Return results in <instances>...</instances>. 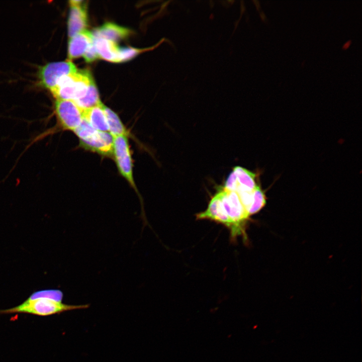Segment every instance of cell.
Masks as SVG:
<instances>
[{
  "instance_id": "1",
  "label": "cell",
  "mask_w": 362,
  "mask_h": 362,
  "mask_svg": "<svg viewBox=\"0 0 362 362\" xmlns=\"http://www.w3.org/2000/svg\"><path fill=\"white\" fill-rule=\"evenodd\" d=\"M83 111L72 101L56 100L54 104L56 125L35 137L30 145L44 137L60 131H70L73 132L83 120Z\"/></svg>"
},
{
  "instance_id": "2",
  "label": "cell",
  "mask_w": 362,
  "mask_h": 362,
  "mask_svg": "<svg viewBox=\"0 0 362 362\" xmlns=\"http://www.w3.org/2000/svg\"><path fill=\"white\" fill-rule=\"evenodd\" d=\"M89 305H73L63 303L51 299L39 298L34 299L28 298L21 304L5 310H0L1 314L26 313L38 316H49L76 309H85Z\"/></svg>"
},
{
  "instance_id": "3",
  "label": "cell",
  "mask_w": 362,
  "mask_h": 362,
  "mask_svg": "<svg viewBox=\"0 0 362 362\" xmlns=\"http://www.w3.org/2000/svg\"><path fill=\"white\" fill-rule=\"evenodd\" d=\"M93 80L87 70H77L60 78L50 91L56 100L75 102L85 95Z\"/></svg>"
},
{
  "instance_id": "4",
  "label": "cell",
  "mask_w": 362,
  "mask_h": 362,
  "mask_svg": "<svg viewBox=\"0 0 362 362\" xmlns=\"http://www.w3.org/2000/svg\"><path fill=\"white\" fill-rule=\"evenodd\" d=\"M73 133L81 148L101 156L112 157L114 137L108 132L94 129L83 119Z\"/></svg>"
},
{
  "instance_id": "5",
  "label": "cell",
  "mask_w": 362,
  "mask_h": 362,
  "mask_svg": "<svg viewBox=\"0 0 362 362\" xmlns=\"http://www.w3.org/2000/svg\"><path fill=\"white\" fill-rule=\"evenodd\" d=\"M223 208L234 226L233 239L239 236L246 239L245 225L249 216L244 209L238 194L223 187L217 191Z\"/></svg>"
},
{
  "instance_id": "6",
  "label": "cell",
  "mask_w": 362,
  "mask_h": 362,
  "mask_svg": "<svg viewBox=\"0 0 362 362\" xmlns=\"http://www.w3.org/2000/svg\"><path fill=\"white\" fill-rule=\"evenodd\" d=\"M112 157L121 176L134 190L140 201L141 198L138 191L133 175V161L130 147L128 136L113 137Z\"/></svg>"
},
{
  "instance_id": "7",
  "label": "cell",
  "mask_w": 362,
  "mask_h": 362,
  "mask_svg": "<svg viewBox=\"0 0 362 362\" xmlns=\"http://www.w3.org/2000/svg\"><path fill=\"white\" fill-rule=\"evenodd\" d=\"M77 70L75 65L70 61L50 62L41 67L39 77L41 85L50 90L60 78Z\"/></svg>"
},
{
  "instance_id": "8",
  "label": "cell",
  "mask_w": 362,
  "mask_h": 362,
  "mask_svg": "<svg viewBox=\"0 0 362 362\" xmlns=\"http://www.w3.org/2000/svg\"><path fill=\"white\" fill-rule=\"evenodd\" d=\"M255 177L254 172L244 167L236 166L228 176L223 188L237 194L251 192L257 185Z\"/></svg>"
},
{
  "instance_id": "9",
  "label": "cell",
  "mask_w": 362,
  "mask_h": 362,
  "mask_svg": "<svg viewBox=\"0 0 362 362\" xmlns=\"http://www.w3.org/2000/svg\"><path fill=\"white\" fill-rule=\"evenodd\" d=\"M197 220H210L220 223L229 229L231 237L234 233V226L223 208L219 194L217 192L211 199L206 210L196 214Z\"/></svg>"
},
{
  "instance_id": "10",
  "label": "cell",
  "mask_w": 362,
  "mask_h": 362,
  "mask_svg": "<svg viewBox=\"0 0 362 362\" xmlns=\"http://www.w3.org/2000/svg\"><path fill=\"white\" fill-rule=\"evenodd\" d=\"M70 11L68 21L69 38L85 30L87 23V6L82 1L69 2Z\"/></svg>"
},
{
  "instance_id": "11",
  "label": "cell",
  "mask_w": 362,
  "mask_h": 362,
  "mask_svg": "<svg viewBox=\"0 0 362 362\" xmlns=\"http://www.w3.org/2000/svg\"><path fill=\"white\" fill-rule=\"evenodd\" d=\"M93 41L92 33L86 30L70 38L68 46V58L73 59L83 56Z\"/></svg>"
},
{
  "instance_id": "12",
  "label": "cell",
  "mask_w": 362,
  "mask_h": 362,
  "mask_svg": "<svg viewBox=\"0 0 362 362\" xmlns=\"http://www.w3.org/2000/svg\"><path fill=\"white\" fill-rule=\"evenodd\" d=\"M131 31L112 23H107L92 33L94 38H103L116 42L128 37Z\"/></svg>"
},
{
  "instance_id": "13",
  "label": "cell",
  "mask_w": 362,
  "mask_h": 362,
  "mask_svg": "<svg viewBox=\"0 0 362 362\" xmlns=\"http://www.w3.org/2000/svg\"><path fill=\"white\" fill-rule=\"evenodd\" d=\"M102 103L83 111V119L94 129L108 132L109 128Z\"/></svg>"
},
{
  "instance_id": "14",
  "label": "cell",
  "mask_w": 362,
  "mask_h": 362,
  "mask_svg": "<svg viewBox=\"0 0 362 362\" xmlns=\"http://www.w3.org/2000/svg\"><path fill=\"white\" fill-rule=\"evenodd\" d=\"M94 44L99 58L118 63L119 47L116 42L103 38H94Z\"/></svg>"
},
{
  "instance_id": "15",
  "label": "cell",
  "mask_w": 362,
  "mask_h": 362,
  "mask_svg": "<svg viewBox=\"0 0 362 362\" xmlns=\"http://www.w3.org/2000/svg\"><path fill=\"white\" fill-rule=\"evenodd\" d=\"M103 109L105 113L109 131L113 137L118 136H127L129 137L130 133L126 128L118 115L110 108L103 105Z\"/></svg>"
},
{
  "instance_id": "16",
  "label": "cell",
  "mask_w": 362,
  "mask_h": 362,
  "mask_svg": "<svg viewBox=\"0 0 362 362\" xmlns=\"http://www.w3.org/2000/svg\"><path fill=\"white\" fill-rule=\"evenodd\" d=\"M74 102L83 111L102 103L94 80L90 82L85 95Z\"/></svg>"
},
{
  "instance_id": "17",
  "label": "cell",
  "mask_w": 362,
  "mask_h": 362,
  "mask_svg": "<svg viewBox=\"0 0 362 362\" xmlns=\"http://www.w3.org/2000/svg\"><path fill=\"white\" fill-rule=\"evenodd\" d=\"M266 204V198L264 192L257 185L253 191L251 204L247 211L249 217L258 212Z\"/></svg>"
},
{
  "instance_id": "18",
  "label": "cell",
  "mask_w": 362,
  "mask_h": 362,
  "mask_svg": "<svg viewBox=\"0 0 362 362\" xmlns=\"http://www.w3.org/2000/svg\"><path fill=\"white\" fill-rule=\"evenodd\" d=\"M62 292L58 290H45L33 293L28 298L34 299L39 298H45L54 300L62 301Z\"/></svg>"
},
{
  "instance_id": "19",
  "label": "cell",
  "mask_w": 362,
  "mask_h": 362,
  "mask_svg": "<svg viewBox=\"0 0 362 362\" xmlns=\"http://www.w3.org/2000/svg\"><path fill=\"white\" fill-rule=\"evenodd\" d=\"M146 49L135 48L133 47H119L118 63L131 60L141 52Z\"/></svg>"
},
{
  "instance_id": "20",
  "label": "cell",
  "mask_w": 362,
  "mask_h": 362,
  "mask_svg": "<svg viewBox=\"0 0 362 362\" xmlns=\"http://www.w3.org/2000/svg\"><path fill=\"white\" fill-rule=\"evenodd\" d=\"M83 57L87 62H92L99 58L95 46L94 41L89 45L83 55Z\"/></svg>"
},
{
  "instance_id": "21",
  "label": "cell",
  "mask_w": 362,
  "mask_h": 362,
  "mask_svg": "<svg viewBox=\"0 0 362 362\" xmlns=\"http://www.w3.org/2000/svg\"><path fill=\"white\" fill-rule=\"evenodd\" d=\"M351 42H352L351 40H349L348 41H347L343 45L342 49L344 50H347L350 47Z\"/></svg>"
},
{
  "instance_id": "22",
  "label": "cell",
  "mask_w": 362,
  "mask_h": 362,
  "mask_svg": "<svg viewBox=\"0 0 362 362\" xmlns=\"http://www.w3.org/2000/svg\"><path fill=\"white\" fill-rule=\"evenodd\" d=\"M260 17H261V18L263 22H267V18H266V16L265 15V14H264L263 12H262L261 14H260Z\"/></svg>"
}]
</instances>
